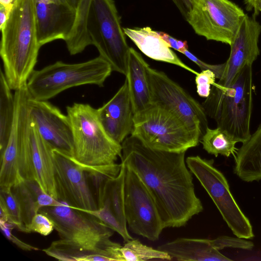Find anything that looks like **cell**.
I'll list each match as a JSON object with an SVG mask.
<instances>
[{
  "label": "cell",
  "instance_id": "cell-27",
  "mask_svg": "<svg viewBox=\"0 0 261 261\" xmlns=\"http://www.w3.org/2000/svg\"><path fill=\"white\" fill-rule=\"evenodd\" d=\"M92 0H81L77 9L76 19L71 33L65 41L71 55L82 53L91 45L87 31V19Z\"/></svg>",
  "mask_w": 261,
  "mask_h": 261
},
{
  "label": "cell",
  "instance_id": "cell-30",
  "mask_svg": "<svg viewBox=\"0 0 261 261\" xmlns=\"http://www.w3.org/2000/svg\"><path fill=\"white\" fill-rule=\"evenodd\" d=\"M88 213L97 218L114 231L121 236L125 242L133 238L129 233L127 227H124L119 221L112 211L109 202L103 200L102 203L94 210H78Z\"/></svg>",
  "mask_w": 261,
  "mask_h": 261
},
{
  "label": "cell",
  "instance_id": "cell-16",
  "mask_svg": "<svg viewBox=\"0 0 261 261\" xmlns=\"http://www.w3.org/2000/svg\"><path fill=\"white\" fill-rule=\"evenodd\" d=\"M260 33L261 24L256 16L249 17L246 14L230 45V55L225 62L223 74L214 86L219 89L227 88L244 65H252L260 54L258 43Z\"/></svg>",
  "mask_w": 261,
  "mask_h": 261
},
{
  "label": "cell",
  "instance_id": "cell-4",
  "mask_svg": "<svg viewBox=\"0 0 261 261\" xmlns=\"http://www.w3.org/2000/svg\"><path fill=\"white\" fill-rule=\"evenodd\" d=\"M39 212L48 216L60 239L83 250L96 252L109 261H124L121 245L110 240L113 230L95 217L73 208L63 202L45 206Z\"/></svg>",
  "mask_w": 261,
  "mask_h": 261
},
{
  "label": "cell",
  "instance_id": "cell-32",
  "mask_svg": "<svg viewBox=\"0 0 261 261\" xmlns=\"http://www.w3.org/2000/svg\"><path fill=\"white\" fill-rule=\"evenodd\" d=\"M55 229L52 220L45 214L39 212L32 218L31 223L25 227V232H36L46 236Z\"/></svg>",
  "mask_w": 261,
  "mask_h": 261
},
{
  "label": "cell",
  "instance_id": "cell-9",
  "mask_svg": "<svg viewBox=\"0 0 261 261\" xmlns=\"http://www.w3.org/2000/svg\"><path fill=\"white\" fill-rule=\"evenodd\" d=\"M186 161L234 235L247 240L253 239L251 223L232 195L225 176L214 166V161L196 155L188 157Z\"/></svg>",
  "mask_w": 261,
  "mask_h": 261
},
{
  "label": "cell",
  "instance_id": "cell-36",
  "mask_svg": "<svg viewBox=\"0 0 261 261\" xmlns=\"http://www.w3.org/2000/svg\"><path fill=\"white\" fill-rule=\"evenodd\" d=\"M158 33L170 48H172L181 53L185 49H188V44L186 41L177 40L163 32H158Z\"/></svg>",
  "mask_w": 261,
  "mask_h": 261
},
{
  "label": "cell",
  "instance_id": "cell-24",
  "mask_svg": "<svg viewBox=\"0 0 261 261\" xmlns=\"http://www.w3.org/2000/svg\"><path fill=\"white\" fill-rule=\"evenodd\" d=\"M12 191L19 202L25 228L41 208L63 203L45 193L35 180H23L13 187Z\"/></svg>",
  "mask_w": 261,
  "mask_h": 261
},
{
  "label": "cell",
  "instance_id": "cell-1",
  "mask_svg": "<svg viewBox=\"0 0 261 261\" xmlns=\"http://www.w3.org/2000/svg\"><path fill=\"white\" fill-rule=\"evenodd\" d=\"M121 163L140 177L153 197L164 228L185 226L202 212L186 152L150 148L130 135L122 143Z\"/></svg>",
  "mask_w": 261,
  "mask_h": 261
},
{
  "label": "cell",
  "instance_id": "cell-20",
  "mask_svg": "<svg viewBox=\"0 0 261 261\" xmlns=\"http://www.w3.org/2000/svg\"><path fill=\"white\" fill-rule=\"evenodd\" d=\"M123 29L125 35L149 58L175 65L195 75L198 74L199 72L187 66L178 57L158 32L148 27Z\"/></svg>",
  "mask_w": 261,
  "mask_h": 261
},
{
  "label": "cell",
  "instance_id": "cell-13",
  "mask_svg": "<svg viewBox=\"0 0 261 261\" xmlns=\"http://www.w3.org/2000/svg\"><path fill=\"white\" fill-rule=\"evenodd\" d=\"M14 121L7 145L1 154L0 189L12 188L23 179L19 168L21 145L29 136L30 96L27 86L15 91Z\"/></svg>",
  "mask_w": 261,
  "mask_h": 261
},
{
  "label": "cell",
  "instance_id": "cell-17",
  "mask_svg": "<svg viewBox=\"0 0 261 261\" xmlns=\"http://www.w3.org/2000/svg\"><path fill=\"white\" fill-rule=\"evenodd\" d=\"M30 115L39 134L53 149L70 155L73 153V136L68 116L47 100L30 98Z\"/></svg>",
  "mask_w": 261,
  "mask_h": 261
},
{
  "label": "cell",
  "instance_id": "cell-33",
  "mask_svg": "<svg viewBox=\"0 0 261 261\" xmlns=\"http://www.w3.org/2000/svg\"><path fill=\"white\" fill-rule=\"evenodd\" d=\"M216 79V74L210 69L201 70L196 75V90L199 96L206 98L210 95L211 85L215 83Z\"/></svg>",
  "mask_w": 261,
  "mask_h": 261
},
{
  "label": "cell",
  "instance_id": "cell-23",
  "mask_svg": "<svg viewBox=\"0 0 261 261\" xmlns=\"http://www.w3.org/2000/svg\"><path fill=\"white\" fill-rule=\"evenodd\" d=\"M233 172L245 182L261 180V123L237 149Z\"/></svg>",
  "mask_w": 261,
  "mask_h": 261
},
{
  "label": "cell",
  "instance_id": "cell-37",
  "mask_svg": "<svg viewBox=\"0 0 261 261\" xmlns=\"http://www.w3.org/2000/svg\"><path fill=\"white\" fill-rule=\"evenodd\" d=\"M246 9L247 11L254 10L256 16L261 12V0H244Z\"/></svg>",
  "mask_w": 261,
  "mask_h": 261
},
{
  "label": "cell",
  "instance_id": "cell-25",
  "mask_svg": "<svg viewBox=\"0 0 261 261\" xmlns=\"http://www.w3.org/2000/svg\"><path fill=\"white\" fill-rule=\"evenodd\" d=\"M121 164L119 174L105 182L101 192L97 196V204L98 207L103 200H107L119 221L127 227L124 211L125 165Z\"/></svg>",
  "mask_w": 261,
  "mask_h": 261
},
{
  "label": "cell",
  "instance_id": "cell-42",
  "mask_svg": "<svg viewBox=\"0 0 261 261\" xmlns=\"http://www.w3.org/2000/svg\"><path fill=\"white\" fill-rule=\"evenodd\" d=\"M180 1L186 8L187 12V10L190 6V0H180Z\"/></svg>",
  "mask_w": 261,
  "mask_h": 261
},
{
  "label": "cell",
  "instance_id": "cell-21",
  "mask_svg": "<svg viewBox=\"0 0 261 261\" xmlns=\"http://www.w3.org/2000/svg\"><path fill=\"white\" fill-rule=\"evenodd\" d=\"M166 252L171 260L179 261H229L218 250L212 240L180 238L158 247Z\"/></svg>",
  "mask_w": 261,
  "mask_h": 261
},
{
  "label": "cell",
  "instance_id": "cell-29",
  "mask_svg": "<svg viewBox=\"0 0 261 261\" xmlns=\"http://www.w3.org/2000/svg\"><path fill=\"white\" fill-rule=\"evenodd\" d=\"M120 251L125 261L171 260L166 252L144 245L138 239H133L125 242Z\"/></svg>",
  "mask_w": 261,
  "mask_h": 261
},
{
  "label": "cell",
  "instance_id": "cell-40",
  "mask_svg": "<svg viewBox=\"0 0 261 261\" xmlns=\"http://www.w3.org/2000/svg\"><path fill=\"white\" fill-rule=\"evenodd\" d=\"M173 2L176 5L178 9L181 12L182 14L185 16L187 13V10L180 0H172Z\"/></svg>",
  "mask_w": 261,
  "mask_h": 261
},
{
  "label": "cell",
  "instance_id": "cell-2",
  "mask_svg": "<svg viewBox=\"0 0 261 261\" xmlns=\"http://www.w3.org/2000/svg\"><path fill=\"white\" fill-rule=\"evenodd\" d=\"M1 31L4 73L10 88L15 91L27 85L41 47L37 37L35 0H16Z\"/></svg>",
  "mask_w": 261,
  "mask_h": 261
},
{
  "label": "cell",
  "instance_id": "cell-10",
  "mask_svg": "<svg viewBox=\"0 0 261 261\" xmlns=\"http://www.w3.org/2000/svg\"><path fill=\"white\" fill-rule=\"evenodd\" d=\"M245 14L230 0H190L185 17L197 35L230 45Z\"/></svg>",
  "mask_w": 261,
  "mask_h": 261
},
{
  "label": "cell",
  "instance_id": "cell-18",
  "mask_svg": "<svg viewBox=\"0 0 261 261\" xmlns=\"http://www.w3.org/2000/svg\"><path fill=\"white\" fill-rule=\"evenodd\" d=\"M38 42L41 46L58 39L66 41L76 19V10L67 0H35Z\"/></svg>",
  "mask_w": 261,
  "mask_h": 261
},
{
  "label": "cell",
  "instance_id": "cell-38",
  "mask_svg": "<svg viewBox=\"0 0 261 261\" xmlns=\"http://www.w3.org/2000/svg\"><path fill=\"white\" fill-rule=\"evenodd\" d=\"M11 12L3 6L0 5V29H2L6 23Z\"/></svg>",
  "mask_w": 261,
  "mask_h": 261
},
{
  "label": "cell",
  "instance_id": "cell-35",
  "mask_svg": "<svg viewBox=\"0 0 261 261\" xmlns=\"http://www.w3.org/2000/svg\"><path fill=\"white\" fill-rule=\"evenodd\" d=\"M182 54L197 65L201 70L210 69L215 73L217 79L219 80L222 77L225 69V63L216 65L206 63L199 59L197 57L189 51L188 49L184 50Z\"/></svg>",
  "mask_w": 261,
  "mask_h": 261
},
{
  "label": "cell",
  "instance_id": "cell-3",
  "mask_svg": "<svg viewBox=\"0 0 261 261\" xmlns=\"http://www.w3.org/2000/svg\"><path fill=\"white\" fill-rule=\"evenodd\" d=\"M252 66L244 65L227 88L219 89L212 85L210 95L202 104L207 116L216 121L217 127L238 142H245L251 135Z\"/></svg>",
  "mask_w": 261,
  "mask_h": 261
},
{
  "label": "cell",
  "instance_id": "cell-31",
  "mask_svg": "<svg viewBox=\"0 0 261 261\" xmlns=\"http://www.w3.org/2000/svg\"><path fill=\"white\" fill-rule=\"evenodd\" d=\"M0 202L5 205L9 217V223L18 230L25 231L19 202L12 188L0 189Z\"/></svg>",
  "mask_w": 261,
  "mask_h": 261
},
{
  "label": "cell",
  "instance_id": "cell-34",
  "mask_svg": "<svg viewBox=\"0 0 261 261\" xmlns=\"http://www.w3.org/2000/svg\"><path fill=\"white\" fill-rule=\"evenodd\" d=\"M0 227L6 238L20 249L25 251H37L39 250V248L23 242L15 237L12 233V230L15 227L11 223L0 221Z\"/></svg>",
  "mask_w": 261,
  "mask_h": 261
},
{
  "label": "cell",
  "instance_id": "cell-5",
  "mask_svg": "<svg viewBox=\"0 0 261 261\" xmlns=\"http://www.w3.org/2000/svg\"><path fill=\"white\" fill-rule=\"evenodd\" d=\"M73 136L72 157L84 167L115 163L122 155V145L106 133L97 109L88 104L74 103L66 107Z\"/></svg>",
  "mask_w": 261,
  "mask_h": 261
},
{
  "label": "cell",
  "instance_id": "cell-8",
  "mask_svg": "<svg viewBox=\"0 0 261 261\" xmlns=\"http://www.w3.org/2000/svg\"><path fill=\"white\" fill-rule=\"evenodd\" d=\"M87 31L91 45L109 63L113 71L126 75L129 47L113 0H92Z\"/></svg>",
  "mask_w": 261,
  "mask_h": 261
},
{
  "label": "cell",
  "instance_id": "cell-6",
  "mask_svg": "<svg viewBox=\"0 0 261 261\" xmlns=\"http://www.w3.org/2000/svg\"><path fill=\"white\" fill-rule=\"evenodd\" d=\"M113 71L111 65L99 56L78 63L59 61L34 70L27 88L32 99L47 100L68 89L84 85L103 87Z\"/></svg>",
  "mask_w": 261,
  "mask_h": 261
},
{
  "label": "cell",
  "instance_id": "cell-14",
  "mask_svg": "<svg viewBox=\"0 0 261 261\" xmlns=\"http://www.w3.org/2000/svg\"><path fill=\"white\" fill-rule=\"evenodd\" d=\"M53 155L58 200L76 210L97 209L83 167L65 153L53 149Z\"/></svg>",
  "mask_w": 261,
  "mask_h": 261
},
{
  "label": "cell",
  "instance_id": "cell-26",
  "mask_svg": "<svg viewBox=\"0 0 261 261\" xmlns=\"http://www.w3.org/2000/svg\"><path fill=\"white\" fill-rule=\"evenodd\" d=\"M4 72L0 71V153L5 149L11 134L15 114L14 95Z\"/></svg>",
  "mask_w": 261,
  "mask_h": 261
},
{
  "label": "cell",
  "instance_id": "cell-11",
  "mask_svg": "<svg viewBox=\"0 0 261 261\" xmlns=\"http://www.w3.org/2000/svg\"><path fill=\"white\" fill-rule=\"evenodd\" d=\"M124 165V211L126 223L134 233L151 241H156L165 228L155 202L137 174Z\"/></svg>",
  "mask_w": 261,
  "mask_h": 261
},
{
  "label": "cell",
  "instance_id": "cell-41",
  "mask_svg": "<svg viewBox=\"0 0 261 261\" xmlns=\"http://www.w3.org/2000/svg\"><path fill=\"white\" fill-rule=\"evenodd\" d=\"M81 0H67L68 3L76 10Z\"/></svg>",
  "mask_w": 261,
  "mask_h": 261
},
{
  "label": "cell",
  "instance_id": "cell-39",
  "mask_svg": "<svg viewBox=\"0 0 261 261\" xmlns=\"http://www.w3.org/2000/svg\"><path fill=\"white\" fill-rule=\"evenodd\" d=\"M16 0H0V5L9 11H12Z\"/></svg>",
  "mask_w": 261,
  "mask_h": 261
},
{
  "label": "cell",
  "instance_id": "cell-7",
  "mask_svg": "<svg viewBox=\"0 0 261 261\" xmlns=\"http://www.w3.org/2000/svg\"><path fill=\"white\" fill-rule=\"evenodd\" d=\"M130 135L150 148L173 152H186L201 139L178 115L154 103L135 114Z\"/></svg>",
  "mask_w": 261,
  "mask_h": 261
},
{
  "label": "cell",
  "instance_id": "cell-12",
  "mask_svg": "<svg viewBox=\"0 0 261 261\" xmlns=\"http://www.w3.org/2000/svg\"><path fill=\"white\" fill-rule=\"evenodd\" d=\"M147 74L152 103L176 113L202 137L208 127L207 116L202 105L163 71L149 66Z\"/></svg>",
  "mask_w": 261,
  "mask_h": 261
},
{
  "label": "cell",
  "instance_id": "cell-22",
  "mask_svg": "<svg viewBox=\"0 0 261 261\" xmlns=\"http://www.w3.org/2000/svg\"><path fill=\"white\" fill-rule=\"evenodd\" d=\"M149 66L138 52L129 47L125 76L135 114L152 104L147 74Z\"/></svg>",
  "mask_w": 261,
  "mask_h": 261
},
{
  "label": "cell",
  "instance_id": "cell-15",
  "mask_svg": "<svg viewBox=\"0 0 261 261\" xmlns=\"http://www.w3.org/2000/svg\"><path fill=\"white\" fill-rule=\"evenodd\" d=\"M19 168L23 180L36 181L45 193L58 200L53 149L39 134L32 119L30 137L20 148Z\"/></svg>",
  "mask_w": 261,
  "mask_h": 261
},
{
  "label": "cell",
  "instance_id": "cell-28",
  "mask_svg": "<svg viewBox=\"0 0 261 261\" xmlns=\"http://www.w3.org/2000/svg\"><path fill=\"white\" fill-rule=\"evenodd\" d=\"M200 142L207 153L216 157L219 154L226 157L232 154L234 156L238 149L236 147L238 141L218 127L214 129L208 127Z\"/></svg>",
  "mask_w": 261,
  "mask_h": 261
},
{
  "label": "cell",
  "instance_id": "cell-19",
  "mask_svg": "<svg viewBox=\"0 0 261 261\" xmlns=\"http://www.w3.org/2000/svg\"><path fill=\"white\" fill-rule=\"evenodd\" d=\"M97 112L106 133L116 143L121 144L132 134L135 113L126 79L116 94L97 109Z\"/></svg>",
  "mask_w": 261,
  "mask_h": 261
}]
</instances>
